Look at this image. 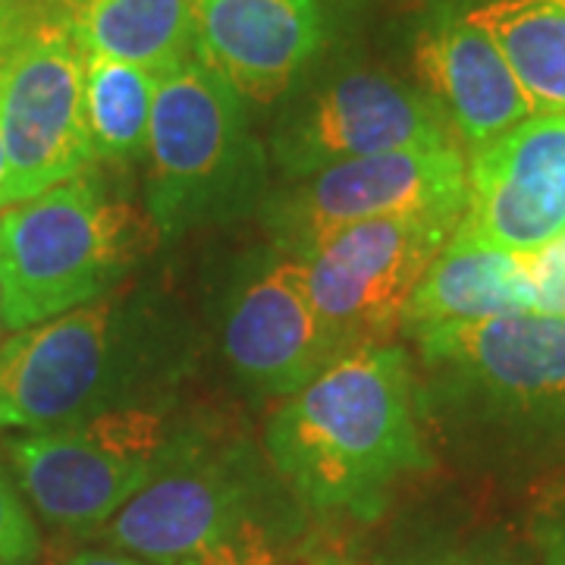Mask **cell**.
Here are the masks:
<instances>
[{"instance_id":"d4e9b609","label":"cell","mask_w":565,"mask_h":565,"mask_svg":"<svg viewBox=\"0 0 565 565\" xmlns=\"http://www.w3.org/2000/svg\"><path fill=\"white\" fill-rule=\"evenodd\" d=\"M7 7H10V0L0 7V22H3ZM7 180H10V167H7V151H3V139H0V207H3V195H7Z\"/></svg>"},{"instance_id":"ffe728a7","label":"cell","mask_w":565,"mask_h":565,"mask_svg":"<svg viewBox=\"0 0 565 565\" xmlns=\"http://www.w3.org/2000/svg\"><path fill=\"white\" fill-rule=\"evenodd\" d=\"M515 255L531 289V311L565 318V233Z\"/></svg>"},{"instance_id":"83f0119b","label":"cell","mask_w":565,"mask_h":565,"mask_svg":"<svg viewBox=\"0 0 565 565\" xmlns=\"http://www.w3.org/2000/svg\"><path fill=\"white\" fill-rule=\"evenodd\" d=\"M41 565H61V559H54V556H47V559H44V563Z\"/></svg>"},{"instance_id":"9a60e30c","label":"cell","mask_w":565,"mask_h":565,"mask_svg":"<svg viewBox=\"0 0 565 565\" xmlns=\"http://www.w3.org/2000/svg\"><path fill=\"white\" fill-rule=\"evenodd\" d=\"M422 92L471 154L541 114L503 51L462 10H446L415 44Z\"/></svg>"},{"instance_id":"9c48e42d","label":"cell","mask_w":565,"mask_h":565,"mask_svg":"<svg viewBox=\"0 0 565 565\" xmlns=\"http://www.w3.org/2000/svg\"><path fill=\"white\" fill-rule=\"evenodd\" d=\"M468 158L459 145L403 148L343 161L280 192L267 226L296 255L333 230L386 217H462Z\"/></svg>"},{"instance_id":"8fae6325","label":"cell","mask_w":565,"mask_h":565,"mask_svg":"<svg viewBox=\"0 0 565 565\" xmlns=\"http://www.w3.org/2000/svg\"><path fill=\"white\" fill-rule=\"evenodd\" d=\"M459 145L422 88L384 73H345L289 114L274 139L282 177L308 180L371 154ZM462 148V145H459Z\"/></svg>"},{"instance_id":"4fadbf2b","label":"cell","mask_w":565,"mask_h":565,"mask_svg":"<svg viewBox=\"0 0 565 565\" xmlns=\"http://www.w3.org/2000/svg\"><path fill=\"white\" fill-rule=\"evenodd\" d=\"M223 352L245 384L264 396H292L337 359L311 302L302 258L264 267L233 296Z\"/></svg>"},{"instance_id":"44dd1931","label":"cell","mask_w":565,"mask_h":565,"mask_svg":"<svg viewBox=\"0 0 565 565\" xmlns=\"http://www.w3.org/2000/svg\"><path fill=\"white\" fill-rule=\"evenodd\" d=\"M39 546L35 519L0 468V565H32L39 559Z\"/></svg>"},{"instance_id":"6da1fadb","label":"cell","mask_w":565,"mask_h":565,"mask_svg":"<svg viewBox=\"0 0 565 565\" xmlns=\"http://www.w3.org/2000/svg\"><path fill=\"white\" fill-rule=\"evenodd\" d=\"M264 446L296 500L359 522L377 519L403 478L434 465L415 371L393 343L345 352L286 396Z\"/></svg>"},{"instance_id":"5bb4252c","label":"cell","mask_w":565,"mask_h":565,"mask_svg":"<svg viewBox=\"0 0 565 565\" xmlns=\"http://www.w3.org/2000/svg\"><path fill=\"white\" fill-rule=\"evenodd\" d=\"M321 44V0H192V54L243 102L280 98Z\"/></svg>"},{"instance_id":"7402d4cb","label":"cell","mask_w":565,"mask_h":565,"mask_svg":"<svg viewBox=\"0 0 565 565\" xmlns=\"http://www.w3.org/2000/svg\"><path fill=\"white\" fill-rule=\"evenodd\" d=\"M531 541L544 565H565V478L546 487L531 515Z\"/></svg>"},{"instance_id":"603a6c76","label":"cell","mask_w":565,"mask_h":565,"mask_svg":"<svg viewBox=\"0 0 565 565\" xmlns=\"http://www.w3.org/2000/svg\"><path fill=\"white\" fill-rule=\"evenodd\" d=\"M384 565H525L500 550H427L415 556H399Z\"/></svg>"},{"instance_id":"5b68a950","label":"cell","mask_w":565,"mask_h":565,"mask_svg":"<svg viewBox=\"0 0 565 565\" xmlns=\"http://www.w3.org/2000/svg\"><path fill=\"white\" fill-rule=\"evenodd\" d=\"M262 471L230 452H180L95 531L120 553L158 565H274Z\"/></svg>"},{"instance_id":"7c38bea8","label":"cell","mask_w":565,"mask_h":565,"mask_svg":"<svg viewBox=\"0 0 565 565\" xmlns=\"http://www.w3.org/2000/svg\"><path fill=\"white\" fill-rule=\"evenodd\" d=\"M565 233V110H541L468 158L456 236L531 252Z\"/></svg>"},{"instance_id":"e0dca14e","label":"cell","mask_w":565,"mask_h":565,"mask_svg":"<svg viewBox=\"0 0 565 565\" xmlns=\"http://www.w3.org/2000/svg\"><path fill=\"white\" fill-rule=\"evenodd\" d=\"M85 51L167 73L192 54V0H54Z\"/></svg>"},{"instance_id":"2e32d148","label":"cell","mask_w":565,"mask_h":565,"mask_svg":"<svg viewBox=\"0 0 565 565\" xmlns=\"http://www.w3.org/2000/svg\"><path fill=\"white\" fill-rule=\"evenodd\" d=\"M531 311V289L515 252L456 236L427 267L405 305L403 327L415 337L430 327L484 321Z\"/></svg>"},{"instance_id":"7a4b0ae2","label":"cell","mask_w":565,"mask_h":565,"mask_svg":"<svg viewBox=\"0 0 565 565\" xmlns=\"http://www.w3.org/2000/svg\"><path fill=\"white\" fill-rule=\"evenodd\" d=\"M415 340L427 415L565 446V318L515 311L430 327Z\"/></svg>"},{"instance_id":"cb8c5ba5","label":"cell","mask_w":565,"mask_h":565,"mask_svg":"<svg viewBox=\"0 0 565 565\" xmlns=\"http://www.w3.org/2000/svg\"><path fill=\"white\" fill-rule=\"evenodd\" d=\"M61 565H158L139 559V556H129L120 550H79V553H70L63 556Z\"/></svg>"},{"instance_id":"d6986e66","label":"cell","mask_w":565,"mask_h":565,"mask_svg":"<svg viewBox=\"0 0 565 565\" xmlns=\"http://www.w3.org/2000/svg\"><path fill=\"white\" fill-rule=\"evenodd\" d=\"M154 88L158 73L85 51L82 107L95 161L132 163L148 154Z\"/></svg>"},{"instance_id":"277c9868","label":"cell","mask_w":565,"mask_h":565,"mask_svg":"<svg viewBox=\"0 0 565 565\" xmlns=\"http://www.w3.org/2000/svg\"><path fill=\"white\" fill-rule=\"evenodd\" d=\"M136 255V223L82 173L0 207L3 327L25 330L104 299Z\"/></svg>"},{"instance_id":"3957f363","label":"cell","mask_w":565,"mask_h":565,"mask_svg":"<svg viewBox=\"0 0 565 565\" xmlns=\"http://www.w3.org/2000/svg\"><path fill=\"white\" fill-rule=\"evenodd\" d=\"M145 158L148 214L170 239L239 214L262 192L264 154L243 98L195 54L158 76Z\"/></svg>"},{"instance_id":"ba28073f","label":"cell","mask_w":565,"mask_h":565,"mask_svg":"<svg viewBox=\"0 0 565 565\" xmlns=\"http://www.w3.org/2000/svg\"><path fill=\"white\" fill-rule=\"evenodd\" d=\"M462 217H386L333 230L302 248L311 302L337 359L386 345L405 305Z\"/></svg>"},{"instance_id":"8992f818","label":"cell","mask_w":565,"mask_h":565,"mask_svg":"<svg viewBox=\"0 0 565 565\" xmlns=\"http://www.w3.org/2000/svg\"><path fill=\"white\" fill-rule=\"evenodd\" d=\"M85 51L54 0H10L0 22L3 207L95 170L82 107Z\"/></svg>"},{"instance_id":"4316f807","label":"cell","mask_w":565,"mask_h":565,"mask_svg":"<svg viewBox=\"0 0 565 565\" xmlns=\"http://www.w3.org/2000/svg\"><path fill=\"white\" fill-rule=\"evenodd\" d=\"M311 565H345V563H337V559H321V563H311Z\"/></svg>"},{"instance_id":"484cf974","label":"cell","mask_w":565,"mask_h":565,"mask_svg":"<svg viewBox=\"0 0 565 565\" xmlns=\"http://www.w3.org/2000/svg\"><path fill=\"white\" fill-rule=\"evenodd\" d=\"M0 327H3V280H0Z\"/></svg>"},{"instance_id":"ac0fdd59","label":"cell","mask_w":565,"mask_h":565,"mask_svg":"<svg viewBox=\"0 0 565 565\" xmlns=\"http://www.w3.org/2000/svg\"><path fill=\"white\" fill-rule=\"evenodd\" d=\"M459 10L503 51L537 110H565V0H468Z\"/></svg>"},{"instance_id":"30bf717a","label":"cell","mask_w":565,"mask_h":565,"mask_svg":"<svg viewBox=\"0 0 565 565\" xmlns=\"http://www.w3.org/2000/svg\"><path fill=\"white\" fill-rule=\"evenodd\" d=\"M117 305L107 296L0 345V430H57L104 408L114 386Z\"/></svg>"},{"instance_id":"f1b7e54d","label":"cell","mask_w":565,"mask_h":565,"mask_svg":"<svg viewBox=\"0 0 565 565\" xmlns=\"http://www.w3.org/2000/svg\"><path fill=\"white\" fill-rule=\"evenodd\" d=\"M3 3H7V0H0V7H3Z\"/></svg>"},{"instance_id":"52a82bcc","label":"cell","mask_w":565,"mask_h":565,"mask_svg":"<svg viewBox=\"0 0 565 565\" xmlns=\"http://www.w3.org/2000/svg\"><path fill=\"white\" fill-rule=\"evenodd\" d=\"M180 446L158 412L107 408L57 430L25 434L10 444V459L22 493L44 522L95 534Z\"/></svg>"}]
</instances>
